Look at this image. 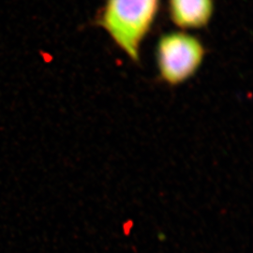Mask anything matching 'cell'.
Here are the masks:
<instances>
[{
  "mask_svg": "<svg viewBox=\"0 0 253 253\" xmlns=\"http://www.w3.org/2000/svg\"><path fill=\"white\" fill-rule=\"evenodd\" d=\"M206 54V47L195 35L186 31L163 34L156 46L161 79L172 86L190 80L199 71Z\"/></svg>",
  "mask_w": 253,
  "mask_h": 253,
  "instance_id": "obj_2",
  "label": "cell"
},
{
  "mask_svg": "<svg viewBox=\"0 0 253 253\" xmlns=\"http://www.w3.org/2000/svg\"><path fill=\"white\" fill-rule=\"evenodd\" d=\"M168 14L182 30L208 27L214 14V0H168Z\"/></svg>",
  "mask_w": 253,
  "mask_h": 253,
  "instance_id": "obj_3",
  "label": "cell"
},
{
  "mask_svg": "<svg viewBox=\"0 0 253 253\" xmlns=\"http://www.w3.org/2000/svg\"><path fill=\"white\" fill-rule=\"evenodd\" d=\"M162 0H105L95 25L108 34L128 58L140 62V50L159 13Z\"/></svg>",
  "mask_w": 253,
  "mask_h": 253,
  "instance_id": "obj_1",
  "label": "cell"
}]
</instances>
